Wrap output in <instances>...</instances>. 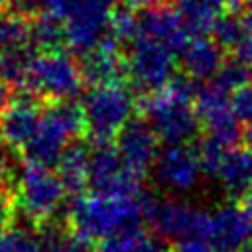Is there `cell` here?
<instances>
[{"label":"cell","instance_id":"cell-26","mask_svg":"<svg viewBox=\"0 0 252 252\" xmlns=\"http://www.w3.org/2000/svg\"><path fill=\"white\" fill-rule=\"evenodd\" d=\"M252 79V71H250V65L242 63L240 59L236 57H230L228 61L222 63L220 71L211 79L213 85H217L220 91L224 93H236L238 89L246 87Z\"/></svg>","mask_w":252,"mask_h":252},{"label":"cell","instance_id":"cell-40","mask_svg":"<svg viewBox=\"0 0 252 252\" xmlns=\"http://www.w3.org/2000/svg\"><path fill=\"white\" fill-rule=\"evenodd\" d=\"M242 203H244V207H246V211L252 215V187L246 191V195L242 197Z\"/></svg>","mask_w":252,"mask_h":252},{"label":"cell","instance_id":"cell-4","mask_svg":"<svg viewBox=\"0 0 252 252\" xmlns=\"http://www.w3.org/2000/svg\"><path fill=\"white\" fill-rule=\"evenodd\" d=\"M65 193L67 189L63 181L49 167L32 161H24L20 167L14 187L16 207L35 230L53 222V217L65 201Z\"/></svg>","mask_w":252,"mask_h":252},{"label":"cell","instance_id":"cell-13","mask_svg":"<svg viewBox=\"0 0 252 252\" xmlns=\"http://www.w3.org/2000/svg\"><path fill=\"white\" fill-rule=\"evenodd\" d=\"M45 104L32 96L30 93L20 91V94L12 100L8 110L0 116V138L10 150H18L20 154L35 136Z\"/></svg>","mask_w":252,"mask_h":252},{"label":"cell","instance_id":"cell-7","mask_svg":"<svg viewBox=\"0 0 252 252\" xmlns=\"http://www.w3.org/2000/svg\"><path fill=\"white\" fill-rule=\"evenodd\" d=\"M142 207L144 219L159 238L175 242L191 236L211 238V215L195 209L189 203L144 193Z\"/></svg>","mask_w":252,"mask_h":252},{"label":"cell","instance_id":"cell-16","mask_svg":"<svg viewBox=\"0 0 252 252\" xmlns=\"http://www.w3.org/2000/svg\"><path fill=\"white\" fill-rule=\"evenodd\" d=\"M138 35H146L179 55L185 49V45L191 41L193 33L177 10L161 6V8L146 10L140 14Z\"/></svg>","mask_w":252,"mask_h":252},{"label":"cell","instance_id":"cell-20","mask_svg":"<svg viewBox=\"0 0 252 252\" xmlns=\"http://www.w3.org/2000/svg\"><path fill=\"white\" fill-rule=\"evenodd\" d=\"M222 189L232 197H244L252 187V148L234 146L226 152L217 173Z\"/></svg>","mask_w":252,"mask_h":252},{"label":"cell","instance_id":"cell-10","mask_svg":"<svg viewBox=\"0 0 252 252\" xmlns=\"http://www.w3.org/2000/svg\"><path fill=\"white\" fill-rule=\"evenodd\" d=\"M195 110L201 120V126L205 128V134L215 138L222 146L234 148L244 138V130L240 128V120L232 110L228 93L220 91L211 81L209 85L199 87Z\"/></svg>","mask_w":252,"mask_h":252},{"label":"cell","instance_id":"cell-37","mask_svg":"<svg viewBox=\"0 0 252 252\" xmlns=\"http://www.w3.org/2000/svg\"><path fill=\"white\" fill-rule=\"evenodd\" d=\"M12 104V87L4 81H0V116L8 110V106Z\"/></svg>","mask_w":252,"mask_h":252},{"label":"cell","instance_id":"cell-27","mask_svg":"<svg viewBox=\"0 0 252 252\" xmlns=\"http://www.w3.org/2000/svg\"><path fill=\"white\" fill-rule=\"evenodd\" d=\"M2 244L6 252H41L43 242L39 236V230L33 226H12L4 236Z\"/></svg>","mask_w":252,"mask_h":252},{"label":"cell","instance_id":"cell-29","mask_svg":"<svg viewBox=\"0 0 252 252\" xmlns=\"http://www.w3.org/2000/svg\"><path fill=\"white\" fill-rule=\"evenodd\" d=\"M128 252H169V250L161 238L138 226L128 232Z\"/></svg>","mask_w":252,"mask_h":252},{"label":"cell","instance_id":"cell-35","mask_svg":"<svg viewBox=\"0 0 252 252\" xmlns=\"http://www.w3.org/2000/svg\"><path fill=\"white\" fill-rule=\"evenodd\" d=\"M236 59H240L246 65H252V33H246L244 39L238 43V47L232 51Z\"/></svg>","mask_w":252,"mask_h":252},{"label":"cell","instance_id":"cell-18","mask_svg":"<svg viewBox=\"0 0 252 252\" xmlns=\"http://www.w3.org/2000/svg\"><path fill=\"white\" fill-rule=\"evenodd\" d=\"M222 47L207 35H193L191 41L185 45V49L179 53L183 75H187L193 81H207L213 79L224 59H222Z\"/></svg>","mask_w":252,"mask_h":252},{"label":"cell","instance_id":"cell-21","mask_svg":"<svg viewBox=\"0 0 252 252\" xmlns=\"http://www.w3.org/2000/svg\"><path fill=\"white\" fill-rule=\"evenodd\" d=\"M89 163L91 148L81 140H73L55 165L59 179L63 181L67 193H73V197L83 195L85 187H89Z\"/></svg>","mask_w":252,"mask_h":252},{"label":"cell","instance_id":"cell-24","mask_svg":"<svg viewBox=\"0 0 252 252\" xmlns=\"http://www.w3.org/2000/svg\"><path fill=\"white\" fill-rule=\"evenodd\" d=\"M39 236L45 252H94L93 242L75 236L67 226L61 228L53 222H47L39 228Z\"/></svg>","mask_w":252,"mask_h":252},{"label":"cell","instance_id":"cell-23","mask_svg":"<svg viewBox=\"0 0 252 252\" xmlns=\"http://www.w3.org/2000/svg\"><path fill=\"white\" fill-rule=\"evenodd\" d=\"M30 26H32V20L12 10H2L0 12V53L28 47Z\"/></svg>","mask_w":252,"mask_h":252},{"label":"cell","instance_id":"cell-14","mask_svg":"<svg viewBox=\"0 0 252 252\" xmlns=\"http://www.w3.org/2000/svg\"><path fill=\"white\" fill-rule=\"evenodd\" d=\"M81 75L85 85L93 87H108V85H124L128 81V59L126 53L120 51V43L108 37L94 47L93 51L81 55Z\"/></svg>","mask_w":252,"mask_h":252},{"label":"cell","instance_id":"cell-19","mask_svg":"<svg viewBox=\"0 0 252 252\" xmlns=\"http://www.w3.org/2000/svg\"><path fill=\"white\" fill-rule=\"evenodd\" d=\"M193 35L211 33L217 20L226 12H240V0H171Z\"/></svg>","mask_w":252,"mask_h":252},{"label":"cell","instance_id":"cell-33","mask_svg":"<svg viewBox=\"0 0 252 252\" xmlns=\"http://www.w3.org/2000/svg\"><path fill=\"white\" fill-rule=\"evenodd\" d=\"M173 252H217L211 238L207 236H191L185 240L175 242V250Z\"/></svg>","mask_w":252,"mask_h":252},{"label":"cell","instance_id":"cell-12","mask_svg":"<svg viewBox=\"0 0 252 252\" xmlns=\"http://www.w3.org/2000/svg\"><path fill=\"white\" fill-rule=\"evenodd\" d=\"M158 142L159 138L156 130L142 114L132 116L114 138V146L122 161L130 171H134L140 177H146L150 167L158 161Z\"/></svg>","mask_w":252,"mask_h":252},{"label":"cell","instance_id":"cell-42","mask_svg":"<svg viewBox=\"0 0 252 252\" xmlns=\"http://www.w3.org/2000/svg\"><path fill=\"white\" fill-rule=\"evenodd\" d=\"M238 252H252V240H248V242H246Z\"/></svg>","mask_w":252,"mask_h":252},{"label":"cell","instance_id":"cell-8","mask_svg":"<svg viewBox=\"0 0 252 252\" xmlns=\"http://www.w3.org/2000/svg\"><path fill=\"white\" fill-rule=\"evenodd\" d=\"M126 59L128 81L142 96L163 89L175 77V53L146 35H138L128 45Z\"/></svg>","mask_w":252,"mask_h":252},{"label":"cell","instance_id":"cell-38","mask_svg":"<svg viewBox=\"0 0 252 252\" xmlns=\"http://www.w3.org/2000/svg\"><path fill=\"white\" fill-rule=\"evenodd\" d=\"M134 10L138 8V10H142V12H146V10H156V8H161V6H165V0H126Z\"/></svg>","mask_w":252,"mask_h":252},{"label":"cell","instance_id":"cell-32","mask_svg":"<svg viewBox=\"0 0 252 252\" xmlns=\"http://www.w3.org/2000/svg\"><path fill=\"white\" fill-rule=\"evenodd\" d=\"M6 10H12L28 20H33L35 16L45 12V0H10Z\"/></svg>","mask_w":252,"mask_h":252},{"label":"cell","instance_id":"cell-15","mask_svg":"<svg viewBox=\"0 0 252 252\" xmlns=\"http://www.w3.org/2000/svg\"><path fill=\"white\" fill-rule=\"evenodd\" d=\"M252 240V215L244 205L228 203L211 215V242L217 252H238Z\"/></svg>","mask_w":252,"mask_h":252},{"label":"cell","instance_id":"cell-34","mask_svg":"<svg viewBox=\"0 0 252 252\" xmlns=\"http://www.w3.org/2000/svg\"><path fill=\"white\" fill-rule=\"evenodd\" d=\"M83 0H45V12L61 18L63 22L75 12V8L81 4Z\"/></svg>","mask_w":252,"mask_h":252},{"label":"cell","instance_id":"cell-3","mask_svg":"<svg viewBox=\"0 0 252 252\" xmlns=\"http://www.w3.org/2000/svg\"><path fill=\"white\" fill-rule=\"evenodd\" d=\"M85 134L87 120L81 102L61 100L45 104L39 128L32 142L24 148L22 158L45 167L57 165L65 148L71 144L69 140H79V136Z\"/></svg>","mask_w":252,"mask_h":252},{"label":"cell","instance_id":"cell-1","mask_svg":"<svg viewBox=\"0 0 252 252\" xmlns=\"http://www.w3.org/2000/svg\"><path fill=\"white\" fill-rule=\"evenodd\" d=\"M197 81L187 75L173 77L163 89L142 96V116L152 124L158 138L167 146H187L199 132L201 120L195 110Z\"/></svg>","mask_w":252,"mask_h":252},{"label":"cell","instance_id":"cell-11","mask_svg":"<svg viewBox=\"0 0 252 252\" xmlns=\"http://www.w3.org/2000/svg\"><path fill=\"white\" fill-rule=\"evenodd\" d=\"M116 0H83L65 20L67 45L85 55L98 47L110 33V18Z\"/></svg>","mask_w":252,"mask_h":252},{"label":"cell","instance_id":"cell-39","mask_svg":"<svg viewBox=\"0 0 252 252\" xmlns=\"http://www.w3.org/2000/svg\"><path fill=\"white\" fill-rule=\"evenodd\" d=\"M240 18L244 22V28L248 33H252V0H246L240 8Z\"/></svg>","mask_w":252,"mask_h":252},{"label":"cell","instance_id":"cell-36","mask_svg":"<svg viewBox=\"0 0 252 252\" xmlns=\"http://www.w3.org/2000/svg\"><path fill=\"white\" fill-rule=\"evenodd\" d=\"M10 161L4 152V146L0 144V191H10Z\"/></svg>","mask_w":252,"mask_h":252},{"label":"cell","instance_id":"cell-6","mask_svg":"<svg viewBox=\"0 0 252 252\" xmlns=\"http://www.w3.org/2000/svg\"><path fill=\"white\" fill-rule=\"evenodd\" d=\"M81 106L87 120V140L91 144H110L134 116L138 100L126 85H108L89 89Z\"/></svg>","mask_w":252,"mask_h":252},{"label":"cell","instance_id":"cell-30","mask_svg":"<svg viewBox=\"0 0 252 252\" xmlns=\"http://www.w3.org/2000/svg\"><path fill=\"white\" fill-rule=\"evenodd\" d=\"M230 104H232V110L240 122L252 124V83H248L246 87L232 93Z\"/></svg>","mask_w":252,"mask_h":252},{"label":"cell","instance_id":"cell-41","mask_svg":"<svg viewBox=\"0 0 252 252\" xmlns=\"http://www.w3.org/2000/svg\"><path fill=\"white\" fill-rule=\"evenodd\" d=\"M242 142H244L248 148H252V124H248V126L244 128V138H242Z\"/></svg>","mask_w":252,"mask_h":252},{"label":"cell","instance_id":"cell-17","mask_svg":"<svg viewBox=\"0 0 252 252\" xmlns=\"http://www.w3.org/2000/svg\"><path fill=\"white\" fill-rule=\"evenodd\" d=\"M201 163L197 152L189 146H167L159 152L156 161V175L158 179L177 191H187L195 187L201 175Z\"/></svg>","mask_w":252,"mask_h":252},{"label":"cell","instance_id":"cell-43","mask_svg":"<svg viewBox=\"0 0 252 252\" xmlns=\"http://www.w3.org/2000/svg\"><path fill=\"white\" fill-rule=\"evenodd\" d=\"M8 2H10V0H0V12L8 8Z\"/></svg>","mask_w":252,"mask_h":252},{"label":"cell","instance_id":"cell-5","mask_svg":"<svg viewBox=\"0 0 252 252\" xmlns=\"http://www.w3.org/2000/svg\"><path fill=\"white\" fill-rule=\"evenodd\" d=\"M83 85L85 81L79 63L73 55L61 49L51 53H35L20 91L30 93L43 104H51L73 100L81 93Z\"/></svg>","mask_w":252,"mask_h":252},{"label":"cell","instance_id":"cell-31","mask_svg":"<svg viewBox=\"0 0 252 252\" xmlns=\"http://www.w3.org/2000/svg\"><path fill=\"white\" fill-rule=\"evenodd\" d=\"M16 213H18V207H16L14 189L0 191V238L14 226Z\"/></svg>","mask_w":252,"mask_h":252},{"label":"cell","instance_id":"cell-44","mask_svg":"<svg viewBox=\"0 0 252 252\" xmlns=\"http://www.w3.org/2000/svg\"><path fill=\"white\" fill-rule=\"evenodd\" d=\"M0 144H4V142H2V138H0Z\"/></svg>","mask_w":252,"mask_h":252},{"label":"cell","instance_id":"cell-2","mask_svg":"<svg viewBox=\"0 0 252 252\" xmlns=\"http://www.w3.org/2000/svg\"><path fill=\"white\" fill-rule=\"evenodd\" d=\"M144 195V193H142ZM140 197H110L100 193L77 195L71 199L65 215L67 228L89 242H102L124 230L138 228L144 219Z\"/></svg>","mask_w":252,"mask_h":252},{"label":"cell","instance_id":"cell-22","mask_svg":"<svg viewBox=\"0 0 252 252\" xmlns=\"http://www.w3.org/2000/svg\"><path fill=\"white\" fill-rule=\"evenodd\" d=\"M30 45L39 53L61 51L67 45V32L65 22L49 12H41L32 20L30 26Z\"/></svg>","mask_w":252,"mask_h":252},{"label":"cell","instance_id":"cell-9","mask_svg":"<svg viewBox=\"0 0 252 252\" xmlns=\"http://www.w3.org/2000/svg\"><path fill=\"white\" fill-rule=\"evenodd\" d=\"M142 181L144 177L126 167L112 142L93 144L89 163V187L93 193L110 197H140Z\"/></svg>","mask_w":252,"mask_h":252},{"label":"cell","instance_id":"cell-28","mask_svg":"<svg viewBox=\"0 0 252 252\" xmlns=\"http://www.w3.org/2000/svg\"><path fill=\"white\" fill-rule=\"evenodd\" d=\"M228 150L230 148L222 146L215 138H211L207 134L201 136L199 142H197L195 152H197V158H199V163H201L203 173H207L211 177H217V173L220 169V163H222V159H224V156H226Z\"/></svg>","mask_w":252,"mask_h":252},{"label":"cell","instance_id":"cell-25","mask_svg":"<svg viewBox=\"0 0 252 252\" xmlns=\"http://www.w3.org/2000/svg\"><path fill=\"white\" fill-rule=\"evenodd\" d=\"M246 28H244V22L240 18V12H226L222 14L217 24L213 26L211 30V35L213 39L226 51H234L238 47V43L244 39L246 35Z\"/></svg>","mask_w":252,"mask_h":252}]
</instances>
